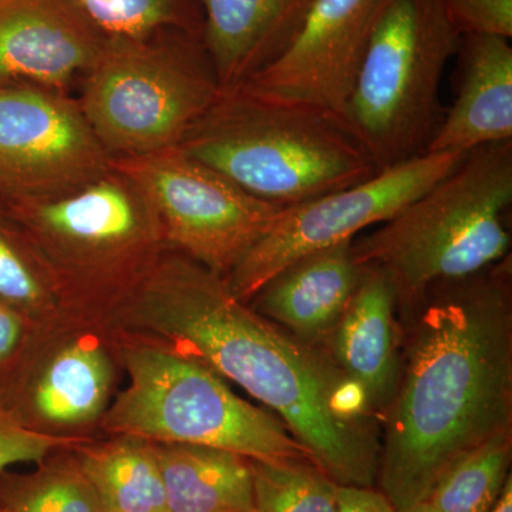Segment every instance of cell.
<instances>
[{
    "label": "cell",
    "mask_w": 512,
    "mask_h": 512,
    "mask_svg": "<svg viewBox=\"0 0 512 512\" xmlns=\"http://www.w3.org/2000/svg\"><path fill=\"white\" fill-rule=\"evenodd\" d=\"M511 456V431L498 434L448 468L426 501L440 512H493L511 477Z\"/></svg>",
    "instance_id": "obj_21"
},
{
    "label": "cell",
    "mask_w": 512,
    "mask_h": 512,
    "mask_svg": "<svg viewBox=\"0 0 512 512\" xmlns=\"http://www.w3.org/2000/svg\"><path fill=\"white\" fill-rule=\"evenodd\" d=\"M106 42L77 0H0V84L63 90Z\"/></svg>",
    "instance_id": "obj_13"
},
{
    "label": "cell",
    "mask_w": 512,
    "mask_h": 512,
    "mask_svg": "<svg viewBox=\"0 0 512 512\" xmlns=\"http://www.w3.org/2000/svg\"><path fill=\"white\" fill-rule=\"evenodd\" d=\"M386 2L316 0L288 49L242 86L262 96L311 104L345 117Z\"/></svg>",
    "instance_id": "obj_12"
},
{
    "label": "cell",
    "mask_w": 512,
    "mask_h": 512,
    "mask_svg": "<svg viewBox=\"0 0 512 512\" xmlns=\"http://www.w3.org/2000/svg\"><path fill=\"white\" fill-rule=\"evenodd\" d=\"M352 242L301 256L272 276L248 303L296 338L326 350L362 275Z\"/></svg>",
    "instance_id": "obj_15"
},
{
    "label": "cell",
    "mask_w": 512,
    "mask_h": 512,
    "mask_svg": "<svg viewBox=\"0 0 512 512\" xmlns=\"http://www.w3.org/2000/svg\"><path fill=\"white\" fill-rule=\"evenodd\" d=\"M111 163L79 100L37 84H0L2 204L72 194L103 177Z\"/></svg>",
    "instance_id": "obj_11"
},
{
    "label": "cell",
    "mask_w": 512,
    "mask_h": 512,
    "mask_svg": "<svg viewBox=\"0 0 512 512\" xmlns=\"http://www.w3.org/2000/svg\"><path fill=\"white\" fill-rule=\"evenodd\" d=\"M461 35L512 37V0H441Z\"/></svg>",
    "instance_id": "obj_27"
},
{
    "label": "cell",
    "mask_w": 512,
    "mask_h": 512,
    "mask_svg": "<svg viewBox=\"0 0 512 512\" xmlns=\"http://www.w3.org/2000/svg\"><path fill=\"white\" fill-rule=\"evenodd\" d=\"M60 292H130L163 255L153 205L113 167L94 183L52 200L0 202Z\"/></svg>",
    "instance_id": "obj_6"
},
{
    "label": "cell",
    "mask_w": 512,
    "mask_h": 512,
    "mask_svg": "<svg viewBox=\"0 0 512 512\" xmlns=\"http://www.w3.org/2000/svg\"><path fill=\"white\" fill-rule=\"evenodd\" d=\"M107 39L146 40L165 32L200 37V0H77Z\"/></svg>",
    "instance_id": "obj_22"
},
{
    "label": "cell",
    "mask_w": 512,
    "mask_h": 512,
    "mask_svg": "<svg viewBox=\"0 0 512 512\" xmlns=\"http://www.w3.org/2000/svg\"><path fill=\"white\" fill-rule=\"evenodd\" d=\"M0 512H103L92 485L74 463H55L35 473H0Z\"/></svg>",
    "instance_id": "obj_24"
},
{
    "label": "cell",
    "mask_w": 512,
    "mask_h": 512,
    "mask_svg": "<svg viewBox=\"0 0 512 512\" xmlns=\"http://www.w3.org/2000/svg\"><path fill=\"white\" fill-rule=\"evenodd\" d=\"M456 56V100L427 153H468L512 140L510 39L464 35Z\"/></svg>",
    "instance_id": "obj_16"
},
{
    "label": "cell",
    "mask_w": 512,
    "mask_h": 512,
    "mask_svg": "<svg viewBox=\"0 0 512 512\" xmlns=\"http://www.w3.org/2000/svg\"><path fill=\"white\" fill-rule=\"evenodd\" d=\"M407 309L413 320L377 474L396 512L426 501L456 461L511 431L510 256L431 286Z\"/></svg>",
    "instance_id": "obj_2"
},
{
    "label": "cell",
    "mask_w": 512,
    "mask_h": 512,
    "mask_svg": "<svg viewBox=\"0 0 512 512\" xmlns=\"http://www.w3.org/2000/svg\"><path fill=\"white\" fill-rule=\"evenodd\" d=\"M339 512H396L390 501L375 488L338 484Z\"/></svg>",
    "instance_id": "obj_29"
},
{
    "label": "cell",
    "mask_w": 512,
    "mask_h": 512,
    "mask_svg": "<svg viewBox=\"0 0 512 512\" xmlns=\"http://www.w3.org/2000/svg\"><path fill=\"white\" fill-rule=\"evenodd\" d=\"M124 363L130 383L104 414L111 433L221 448L249 460L312 461L284 423L242 400L197 360L140 343L124 350Z\"/></svg>",
    "instance_id": "obj_8"
},
{
    "label": "cell",
    "mask_w": 512,
    "mask_h": 512,
    "mask_svg": "<svg viewBox=\"0 0 512 512\" xmlns=\"http://www.w3.org/2000/svg\"><path fill=\"white\" fill-rule=\"evenodd\" d=\"M103 512H170L151 441L138 437L84 447L76 460Z\"/></svg>",
    "instance_id": "obj_20"
},
{
    "label": "cell",
    "mask_w": 512,
    "mask_h": 512,
    "mask_svg": "<svg viewBox=\"0 0 512 512\" xmlns=\"http://www.w3.org/2000/svg\"><path fill=\"white\" fill-rule=\"evenodd\" d=\"M73 441L33 429L0 402V473L15 464L42 463L52 451Z\"/></svg>",
    "instance_id": "obj_26"
},
{
    "label": "cell",
    "mask_w": 512,
    "mask_h": 512,
    "mask_svg": "<svg viewBox=\"0 0 512 512\" xmlns=\"http://www.w3.org/2000/svg\"><path fill=\"white\" fill-rule=\"evenodd\" d=\"M461 39L441 0H387L345 113L380 171L427 153L446 113L441 80Z\"/></svg>",
    "instance_id": "obj_5"
},
{
    "label": "cell",
    "mask_w": 512,
    "mask_h": 512,
    "mask_svg": "<svg viewBox=\"0 0 512 512\" xmlns=\"http://www.w3.org/2000/svg\"><path fill=\"white\" fill-rule=\"evenodd\" d=\"M156 211L165 244L227 276L274 227L281 205L261 200L178 147L114 158Z\"/></svg>",
    "instance_id": "obj_9"
},
{
    "label": "cell",
    "mask_w": 512,
    "mask_h": 512,
    "mask_svg": "<svg viewBox=\"0 0 512 512\" xmlns=\"http://www.w3.org/2000/svg\"><path fill=\"white\" fill-rule=\"evenodd\" d=\"M26 316L0 302V372L15 359L26 335Z\"/></svg>",
    "instance_id": "obj_28"
},
{
    "label": "cell",
    "mask_w": 512,
    "mask_h": 512,
    "mask_svg": "<svg viewBox=\"0 0 512 512\" xmlns=\"http://www.w3.org/2000/svg\"><path fill=\"white\" fill-rule=\"evenodd\" d=\"M255 512H339L338 484L312 461L251 460Z\"/></svg>",
    "instance_id": "obj_23"
},
{
    "label": "cell",
    "mask_w": 512,
    "mask_h": 512,
    "mask_svg": "<svg viewBox=\"0 0 512 512\" xmlns=\"http://www.w3.org/2000/svg\"><path fill=\"white\" fill-rule=\"evenodd\" d=\"M512 140L468 151L446 177L359 241V265L392 279L410 308L431 286L466 278L510 256Z\"/></svg>",
    "instance_id": "obj_4"
},
{
    "label": "cell",
    "mask_w": 512,
    "mask_h": 512,
    "mask_svg": "<svg viewBox=\"0 0 512 512\" xmlns=\"http://www.w3.org/2000/svg\"><path fill=\"white\" fill-rule=\"evenodd\" d=\"M121 315L274 410L336 484L375 487L382 446L362 393L325 349L249 308L224 276L181 252L161 255Z\"/></svg>",
    "instance_id": "obj_1"
},
{
    "label": "cell",
    "mask_w": 512,
    "mask_h": 512,
    "mask_svg": "<svg viewBox=\"0 0 512 512\" xmlns=\"http://www.w3.org/2000/svg\"><path fill=\"white\" fill-rule=\"evenodd\" d=\"M221 93L200 37L165 32L107 39L84 74L80 107L114 158L177 147Z\"/></svg>",
    "instance_id": "obj_7"
},
{
    "label": "cell",
    "mask_w": 512,
    "mask_h": 512,
    "mask_svg": "<svg viewBox=\"0 0 512 512\" xmlns=\"http://www.w3.org/2000/svg\"><path fill=\"white\" fill-rule=\"evenodd\" d=\"M403 512H440L437 508H434L433 505L429 503V501H421V503H417L412 505V507L407 508L406 511Z\"/></svg>",
    "instance_id": "obj_31"
},
{
    "label": "cell",
    "mask_w": 512,
    "mask_h": 512,
    "mask_svg": "<svg viewBox=\"0 0 512 512\" xmlns=\"http://www.w3.org/2000/svg\"><path fill=\"white\" fill-rule=\"evenodd\" d=\"M113 367L92 343L66 346L43 367L30 392L37 419L56 427H74L100 417L109 402Z\"/></svg>",
    "instance_id": "obj_19"
},
{
    "label": "cell",
    "mask_w": 512,
    "mask_h": 512,
    "mask_svg": "<svg viewBox=\"0 0 512 512\" xmlns=\"http://www.w3.org/2000/svg\"><path fill=\"white\" fill-rule=\"evenodd\" d=\"M177 147L281 207L352 187L380 171L345 117L244 86L221 89Z\"/></svg>",
    "instance_id": "obj_3"
},
{
    "label": "cell",
    "mask_w": 512,
    "mask_h": 512,
    "mask_svg": "<svg viewBox=\"0 0 512 512\" xmlns=\"http://www.w3.org/2000/svg\"><path fill=\"white\" fill-rule=\"evenodd\" d=\"M153 444L170 512H255L249 458L194 444Z\"/></svg>",
    "instance_id": "obj_18"
},
{
    "label": "cell",
    "mask_w": 512,
    "mask_h": 512,
    "mask_svg": "<svg viewBox=\"0 0 512 512\" xmlns=\"http://www.w3.org/2000/svg\"><path fill=\"white\" fill-rule=\"evenodd\" d=\"M493 512H512V480H511V477L508 478L507 484H505L503 494H501L500 500H498L497 505H495Z\"/></svg>",
    "instance_id": "obj_30"
},
{
    "label": "cell",
    "mask_w": 512,
    "mask_h": 512,
    "mask_svg": "<svg viewBox=\"0 0 512 512\" xmlns=\"http://www.w3.org/2000/svg\"><path fill=\"white\" fill-rule=\"evenodd\" d=\"M52 289L28 241L0 211V302L28 318L49 305Z\"/></svg>",
    "instance_id": "obj_25"
},
{
    "label": "cell",
    "mask_w": 512,
    "mask_h": 512,
    "mask_svg": "<svg viewBox=\"0 0 512 512\" xmlns=\"http://www.w3.org/2000/svg\"><path fill=\"white\" fill-rule=\"evenodd\" d=\"M397 293L390 276L375 265L362 275L326 345L377 421L384 419L402 372Z\"/></svg>",
    "instance_id": "obj_14"
},
{
    "label": "cell",
    "mask_w": 512,
    "mask_h": 512,
    "mask_svg": "<svg viewBox=\"0 0 512 512\" xmlns=\"http://www.w3.org/2000/svg\"><path fill=\"white\" fill-rule=\"evenodd\" d=\"M467 153H424L363 183L282 208L274 227L227 276L231 292L248 303L286 265L318 249L352 241L383 224L446 177Z\"/></svg>",
    "instance_id": "obj_10"
},
{
    "label": "cell",
    "mask_w": 512,
    "mask_h": 512,
    "mask_svg": "<svg viewBox=\"0 0 512 512\" xmlns=\"http://www.w3.org/2000/svg\"><path fill=\"white\" fill-rule=\"evenodd\" d=\"M316 0H200L202 42L222 90L247 83L278 59Z\"/></svg>",
    "instance_id": "obj_17"
}]
</instances>
